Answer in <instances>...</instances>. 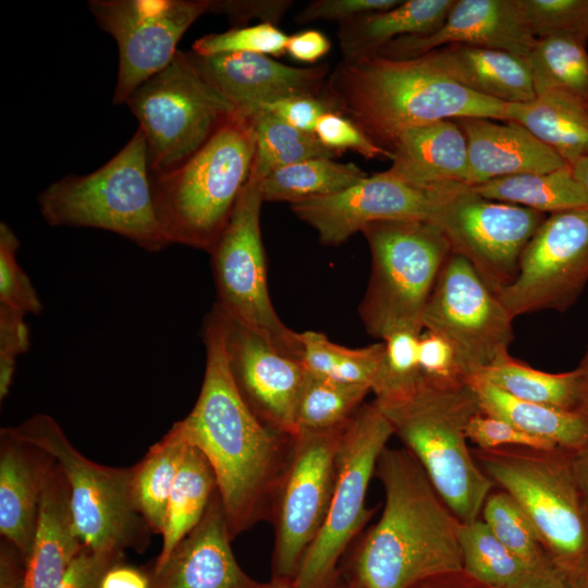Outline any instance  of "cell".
I'll return each mask as SVG.
<instances>
[{
    "label": "cell",
    "instance_id": "6da1fadb",
    "mask_svg": "<svg viewBox=\"0 0 588 588\" xmlns=\"http://www.w3.org/2000/svg\"><path fill=\"white\" fill-rule=\"evenodd\" d=\"M206 365L192 411L170 429L208 460L233 539L269 520L275 486L292 438L250 411L231 376L221 314L216 305L203 328Z\"/></svg>",
    "mask_w": 588,
    "mask_h": 588
},
{
    "label": "cell",
    "instance_id": "7a4b0ae2",
    "mask_svg": "<svg viewBox=\"0 0 588 588\" xmlns=\"http://www.w3.org/2000/svg\"><path fill=\"white\" fill-rule=\"evenodd\" d=\"M384 491L380 518L353 552L357 588H417L463 573L461 520L404 448L387 446L376 474Z\"/></svg>",
    "mask_w": 588,
    "mask_h": 588
},
{
    "label": "cell",
    "instance_id": "3957f363",
    "mask_svg": "<svg viewBox=\"0 0 588 588\" xmlns=\"http://www.w3.org/2000/svg\"><path fill=\"white\" fill-rule=\"evenodd\" d=\"M375 144L391 151L406 128L461 118L506 121L507 103L476 94L440 74L426 56L342 60L321 95Z\"/></svg>",
    "mask_w": 588,
    "mask_h": 588
},
{
    "label": "cell",
    "instance_id": "277c9868",
    "mask_svg": "<svg viewBox=\"0 0 588 588\" xmlns=\"http://www.w3.org/2000/svg\"><path fill=\"white\" fill-rule=\"evenodd\" d=\"M373 402L454 515L462 523L478 518L494 485L468 444L467 426L482 413L471 382L421 380L406 394Z\"/></svg>",
    "mask_w": 588,
    "mask_h": 588
},
{
    "label": "cell",
    "instance_id": "5b68a950",
    "mask_svg": "<svg viewBox=\"0 0 588 588\" xmlns=\"http://www.w3.org/2000/svg\"><path fill=\"white\" fill-rule=\"evenodd\" d=\"M255 149L250 121L236 111L187 160L151 176L156 213L169 244L210 254L249 177Z\"/></svg>",
    "mask_w": 588,
    "mask_h": 588
},
{
    "label": "cell",
    "instance_id": "8992f818",
    "mask_svg": "<svg viewBox=\"0 0 588 588\" xmlns=\"http://www.w3.org/2000/svg\"><path fill=\"white\" fill-rule=\"evenodd\" d=\"M38 206L52 226L110 231L148 252L169 245L156 213L147 144L139 127L99 169L66 175L46 187Z\"/></svg>",
    "mask_w": 588,
    "mask_h": 588
},
{
    "label": "cell",
    "instance_id": "52a82bcc",
    "mask_svg": "<svg viewBox=\"0 0 588 588\" xmlns=\"http://www.w3.org/2000/svg\"><path fill=\"white\" fill-rule=\"evenodd\" d=\"M371 271L358 311L367 332L383 340L397 330L419 333L437 278L452 253L442 231L422 220H379L360 231Z\"/></svg>",
    "mask_w": 588,
    "mask_h": 588
},
{
    "label": "cell",
    "instance_id": "ba28073f",
    "mask_svg": "<svg viewBox=\"0 0 588 588\" xmlns=\"http://www.w3.org/2000/svg\"><path fill=\"white\" fill-rule=\"evenodd\" d=\"M471 452L493 485L527 514L547 553L566 567L588 571V507L571 452L525 448Z\"/></svg>",
    "mask_w": 588,
    "mask_h": 588
},
{
    "label": "cell",
    "instance_id": "9c48e42d",
    "mask_svg": "<svg viewBox=\"0 0 588 588\" xmlns=\"http://www.w3.org/2000/svg\"><path fill=\"white\" fill-rule=\"evenodd\" d=\"M22 441L49 454L64 473L74 523L83 544L99 552L144 551L150 528L132 497V467H110L85 457L49 415L9 427Z\"/></svg>",
    "mask_w": 588,
    "mask_h": 588
},
{
    "label": "cell",
    "instance_id": "30bf717a",
    "mask_svg": "<svg viewBox=\"0 0 588 588\" xmlns=\"http://www.w3.org/2000/svg\"><path fill=\"white\" fill-rule=\"evenodd\" d=\"M139 122L151 176L193 156L237 110L203 74L192 51H177L126 99Z\"/></svg>",
    "mask_w": 588,
    "mask_h": 588
},
{
    "label": "cell",
    "instance_id": "8fae6325",
    "mask_svg": "<svg viewBox=\"0 0 588 588\" xmlns=\"http://www.w3.org/2000/svg\"><path fill=\"white\" fill-rule=\"evenodd\" d=\"M264 198L250 173L231 218L210 252L215 303L228 318L258 334L280 354L302 360L299 333L278 316L269 295L260 229Z\"/></svg>",
    "mask_w": 588,
    "mask_h": 588
},
{
    "label": "cell",
    "instance_id": "7c38bea8",
    "mask_svg": "<svg viewBox=\"0 0 588 588\" xmlns=\"http://www.w3.org/2000/svg\"><path fill=\"white\" fill-rule=\"evenodd\" d=\"M393 430L375 402L364 404L342 429L333 493L324 524L292 583L294 588H330L336 565L372 516L367 490Z\"/></svg>",
    "mask_w": 588,
    "mask_h": 588
},
{
    "label": "cell",
    "instance_id": "4fadbf2b",
    "mask_svg": "<svg viewBox=\"0 0 588 588\" xmlns=\"http://www.w3.org/2000/svg\"><path fill=\"white\" fill-rule=\"evenodd\" d=\"M342 429L299 432L292 438L269 517L273 526V578L293 580L324 524Z\"/></svg>",
    "mask_w": 588,
    "mask_h": 588
},
{
    "label": "cell",
    "instance_id": "5bb4252c",
    "mask_svg": "<svg viewBox=\"0 0 588 588\" xmlns=\"http://www.w3.org/2000/svg\"><path fill=\"white\" fill-rule=\"evenodd\" d=\"M513 320L469 261L452 252L425 307L422 328L450 343L468 381L510 355Z\"/></svg>",
    "mask_w": 588,
    "mask_h": 588
},
{
    "label": "cell",
    "instance_id": "9a60e30c",
    "mask_svg": "<svg viewBox=\"0 0 588 588\" xmlns=\"http://www.w3.org/2000/svg\"><path fill=\"white\" fill-rule=\"evenodd\" d=\"M544 219V213L487 199L461 185L444 197L431 223L497 294L516 278L523 252Z\"/></svg>",
    "mask_w": 588,
    "mask_h": 588
},
{
    "label": "cell",
    "instance_id": "2e32d148",
    "mask_svg": "<svg viewBox=\"0 0 588 588\" xmlns=\"http://www.w3.org/2000/svg\"><path fill=\"white\" fill-rule=\"evenodd\" d=\"M588 282V206L546 217L523 252L514 281L497 293L509 314L565 311Z\"/></svg>",
    "mask_w": 588,
    "mask_h": 588
},
{
    "label": "cell",
    "instance_id": "e0dca14e",
    "mask_svg": "<svg viewBox=\"0 0 588 588\" xmlns=\"http://www.w3.org/2000/svg\"><path fill=\"white\" fill-rule=\"evenodd\" d=\"M88 8L118 45L113 102L121 105L173 60L182 36L209 12L210 0H91Z\"/></svg>",
    "mask_w": 588,
    "mask_h": 588
},
{
    "label": "cell",
    "instance_id": "ac0fdd59",
    "mask_svg": "<svg viewBox=\"0 0 588 588\" xmlns=\"http://www.w3.org/2000/svg\"><path fill=\"white\" fill-rule=\"evenodd\" d=\"M461 185L420 187L383 171L341 193L293 204L291 210L317 232L321 243L335 246L373 221L431 222L444 197Z\"/></svg>",
    "mask_w": 588,
    "mask_h": 588
},
{
    "label": "cell",
    "instance_id": "d6986e66",
    "mask_svg": "<svg viewBox=\"0 0 588 588\" xmlns=\"http://www.w3.org/2000/svg\"><path fill=\"white\" fill-rule=\"evenodd\" d=\"M220 314L228 366L241 396L261 422L293 438L306 376L302 362L280 354L258 334Z\"/></svg>",
    "mask_w": 588,
    "mask_h": 588
},
{
    "label": "cell",
    "instance_id": "ffe728a7",
    "mask_svg": "<svg viewBox=\"0 0 588 588\" xmlns=\"http://www.w3.org/2000/svg\"><path fill=\"white\" fill-rule=\"evenodd\" d=\"M536 40L517 0H455L436 32L400 37L384 46L378 56L407 60L444 46L468 45L527 58Z\"/></svg>",
    "mask_w": 588,
    "mask_h": 588
},
{
    "label": "cell",
    "instance_id": "44dd1931",
    "mask_svg": "<svg viewBox=\"0 0 588 588\" xmlns=\"http://www.w3.org/2000/svg\"><path fill=\"white\" fill-rule=\"evenodd\" d=\"M225 512L218 492L196 527L152 571L150 588H264L237 563Z\"/></svg>",
    "mask_w": 588,
    "mask_h": 588
},
{
    "label": "cell",
    "instance_id": "7402d4cb",
    "mask_svg": "<svg viewBox=\"0 0 588 588\" xmlns=\"http://www.w3.org/2000/svg\"><path fill=\"white\" fill-rule=\"evenodd\" d=\"M193 56L203 74L244 114L283 97L321 96L330 74L327 64L292 66L260 53Z\"/></svg>",
    "mask_w": 588,
    "mask_h": 588
},
{
    "label": "cell",
    "instance_id": "603a6c76",
    "mask_svg": "<svg viewBox=\"0 0 588 588\" xmlns=\"http://www.w3.org/2000/svg\"><path fill=\"white\" fill-rule=\"evenodd\" d=\"M54 460L16 438L9 427L0 432V534L25 563L38 520L41 493Z\"/></svg>",
    "mask_w": 588,
    "mask_h": 588
},
{
    "label": "cell",
    "instance_id": "cb8c5ba5",
    "mask_svg": "<svg viewBox=\"0 0 588 588\" xmlns=\"http://www.w3.org/2000/svg\"><path fill=\"white\" fill-rule=\"evenodd\" d=\"M468 151L469 186L524 173H548L569 167L555 151L513 121L500 124L482 118L454 120Z\"/></svg>",
    "mask_w": 588,
    "mask_h": 588
},
{
    "label": "cell",
    "instance_id": "d4e9b609",
    "mask_svg": "<svg viewBox=\"0 0 588 588\" xmlns=\"http://www.w3.org/2000/svg\"><path fill=\"white\" fill-rule=\"evenodd\" d=\"M390 175L409 184L436 188L469 186L466 137L454 120H439L404 130L391 148Z\"/></svg>",
    "mask_w": 588,
    "mask_h": 588
},
{
    "label": "cell",
    "instance_id": "484cf974",
    "mask_svg": "<svg viewBox=\"0 0 588 588\" xmlns=\"http://www.w3.org/2000/svg\"><path fill=\"white\" fill-rule=\"evenodd\" d=\"M83 547L72 514L70 487L54 461L41 493L36 532L19 588H59Z\"/></svg>",
    "mask_w": 588,
    "mask_h": 588
},
{
    "label": "cell",
    "instance_id": "4316f807",
    "mask_svg": "<svg viewBox=\"0 0 588 588\" xmlns=\"http://www.w3.org/2000/svg\"><path fill=\"white\" fill-rule=\"evenodd\" d=\"M424 56L440 74L481 96L505 103L537 97L526 58L468 45H449Z\"/></svg>",
    "mask_w": 588,
    "mask_h": 588
},
{
    "label": "cell",
    "instance_id": "83f0119b",
    "mask_svg": "<svg viewBox=\"0 0 588 588\" xmlns=\"http://www.w3.org/2000/svg\"><path fill=\"white\" fill-rule=\"evenodd\" d=\"M455 0H407L397 5L356 16L339 24L338 38L344 61L378 54L403 37L429 35L446 19Z\"/></svg>",
    "mask_w": 588,
    "mask_h": 588
},
{
    "label": "cell",
    "instance_id": "f1b7e54d",
    "mask_svg": "<svg viewBox=\"0 0 588 588\" xmlns=\"http://www.w3.org/2000/svg\"><path fill=\"white\" fill-rule=\"evenodd\" d=\"M506 121L524 126L569 167L588 158V103L575 97L553 91L507 103Z\"/></svg>",
    "mask_w": 588,
    "mask_h": 588
},
{
    "label": "cell",
    "instance_id": "f546056e",
    "mask_svg": "<svg viewBox=\"0 0 588 588\" xmlns=\"http://www.w3.org/2000/svg\"><path fill=\"white\" fill-rule=\"evenodd\" d=\"M470 382L485 414L507 420L561 451L575 452L588 443V414L524 401L479 379Z\"/></svg>",
    "mask_w": 588,
    "mask_h": 588
},
{
    "label": "cell",
    "instance_id": "4dcf8cb0",
    "mask_svg": "<svg viewBox=\"0 0 588 588\" xmlns=\"http://www.w3.org/2000/svg\"><path fill=\"white\" fill-rule=\"evenodd\" d=\"M217 489L208 460L187 444L170 494L161 550L154 569L164 564L177 543L200 522Z\"/></svg>",
    "mask_w": 588,
    "mask_h": 588
},
{
    "label": "cell",
    "instance_id": "1f68e13d",
    "mask_svg": "<svg viewBox=\"0 0 588 588\" xmlns=\"http://www.w3.org/2000/svg\"><path fill=\"white\" fill-rule=\"evenodd\" d=\"M470 187L487 199L544 215L588 206V195L575 177L572 167L548 173L502 176Z\"/></svg>",
    "mask_w": 588,
    "mask_h": 588
},
{
    "label": "cell",
    "instance_id": "d6a6232c",
    "mask_svg": "<svg viewBox=\"0 0 588 588\" xmlns=\"http://www.w3.org/2000/svg\"><path fill=\"white\" fill-rule=\"evenodd\" d=\"M366 176L367 173L353 162L315 158L273 170L258 181L264 201L293 205L341 193Z\"/></svg>",
    "mask_w": 588,
    "mask_h": 588
},
{
    "label": "cell",
    "instance_id": "836d02e7",
    "mask_svg": "<svg viewBox=\"0 0 588 588\" xmlns=\"http://www.w3.org/2000/svg\"><path fill=\"white\" fill-rule=\"evenodd\" d=\"M187 443L168 431L133 466L132 497L151 532L161 535L170 494Z\"/></svg>",
    "mask_w": 588,
    "mask_h": 588
},
{
    "label": "cell",
    "instance_id": "e575fe53",
    "mask_svg": "<svg viewBox=\"0 0 588 588\" xmlns=\"http://www.w3.org/2000/svg\"><path fill=\"white\" fill-rule=\"evenodd\" d=\"M475 379L486 381L524 401L567 411H580V381L576 369L550 373L507 355Z\"/></svg>",
    "mask_w": 588,
    "mask_h": 588
},
{
    "label": "cell",
    "instance_id": "d590c367",
    "mask_svg": "<svg viewBox=\"0 0 588 588\" xmlns=\"http://www.w3.org/2000/svg\"><path fill=\"white\" fill-rule=\"evenodd\" d=\"M245 115L250 121L256 142L250 173L259 180L273 170L296 162L315 158L336 159L341 156L323 146L315 133L297 130L261 107Z\"/></svg>",
    "mask_w": 588,
    "mask_h": 588
},
{
    "label": "cell",
    "instance_id": "8d00e7d4",
    "mask_svg": "<svg viewBox=\"0 0 588 588\" xmlns=\"http://www.w3.org/2000/svg\"><path fill=\"white\" fill-rule=\"evenodd\" d=\"M526 59L537 96L556 91L588 103L586 42L568 36L537 38Z\"/></svg>",
    "mask_w": 588,
    "mask_h": 588
},
{
    "label": "cell",
    "instance_id": "74e56055",
    "mask_svg": "<svg viewBox=\"0 0 588 588\" xmlns=\"http://www.w3.org/2000/svg\"><path fill=\"white\" fill-rule=\"evenodd\" d=\"M460 548L463 574L483 588H510L531 569L480 517L461 523Z\"/></svg>",
    "mask_w": 588,
    "mask_h": 588
},
{
    "label": "cell",
    "instance_id": "f35d334b",
    "mask_svg": "<svg viewBox=\"0 0 588 588\" xmlns=\"http://www.w3.org/2000/svg\"><path fill=\"white\" fill-rule=\"evenodd\" d=\"M370 391L363 384L339 382L306 370L296 407V434L342 429Z\"/></svg>",
    "mask_w": 588,
    "mask_h": 588
},
{
    "label": "cell",
    "instance_id": "ab89813d",
    "mask_svg": "<svg viewBox=\"0 0 588 588\" xmlns=\"http://www.w3.org/2000/svg\"><path fill=\"white\" fill-rule=\"evenodd\" d=\"M302 364L316 376L372 390L384 355V343L351 348L336 344L317 331L299 333Z\"/></svg>",
    "mask_w": 588,
    "mask_h": 588
},
{
    "label": "cell",
    "instance_id": "60d3db41",
    "mask_svg": "<svg viewBox=\"0 0 588 588\" xmlns=\"http://www.w3.org/2000/svg\"><path fill=\"white\" fill-rule=\"evenodd\" d=\"M481 518L493 535L529 567L541 564L549 555L527 514L505 491L490 492Z\"/></svg>",
    "mask_w": 588,
    "mask_h": 588
},
{
    "label": "cell",
    "instance_id": "b9f144b4",
    "mask_svg": "<svg viewBox=\"0 0 588 588\" xmlns=\"http://www.w3.org/2000/svg\"><path fill=\"white\" fill-rule=\"evenodd\" d=\"M419 333L397 330L387 335L384 355L371 392L376 401L413 391L422 380L418 364Z\"/></svg>",
    "mask_w": 588,
    "mask_h": 588
},
{
    "label": "cell",
    "instance_id": "7bdbcfd3",
    "mask_svg": "<svg viewBox=\"0 0 588 588\" xmlns=\"http://www.w3.org/2000/svg\"><path fill=\"white\" fill-rule=\"evenodd\" d=\"M536 38L568 36L588 40V0H517Z\"/></svg>",
    "mask_w": 588,
    "mask_h": 588
},
{
    "label": "cell",
    "instance_id": "ee69618b",
    "mask_svg": "<svg viewBox=\"0 0 588 588\" xmlns=\"http://www.w3.org/2000/svg\"><path fill=\"white\" fill-rule=\"evenodd\" d=\"M287 38L275 25L259 23L205 35L194 41L192 52L199 57L237 52L281 57L285 53Z\"/></svg>",
    "mask_w": 588,
    "mask_h": 588
},
{
    "label": "cell",
    "instance_id": "f6af8a7d",
    "mask_svg": "<svg viewBox=\"0 0 588 588\" xmlns=\"http://www.w3.org/2000/svg\"><path fill=\"white\" fill-rule=\"evenodd\" d=\"M19 238L5 223H0V304L24 314L38 315L41 302L28 275L16 260Z\"/></svg>",
    "mask_w": 588,
    "mask_h": 588
},
{
    "label": "cell",
    "instance_id": "bcb514c9",
    "mask_svg": "<svg viewBox=\"0 0 588 588\" xmlns=\"http://www.w3.org/2000/svg\"><path fill=\"white\" fill-rule=\"evenodd\" d=\"M466 434L468 441L481 450L502 448H525L539 451L559 450L552 443L523 431L507 420L483 412L469 421Z\"/></svg>",
    "mask_w": 588,
    "mask_h": 588
},
{
    "label": "cell",
    "instance_id": "7dc6e473",
    "mask_svg": "<svg viewBox=\"0 0 588 588\" xmlns=\"http://www.w3.org/2000/svg\"><path fill=\"white\" fill-rule=\"evenodd\" d=\"M315 135L327 148L342 155L352 150L366 159H392V152L375 144L352 120L338 112L323 114Z\"/></svg>",
    "mask_w": 588,
    "mask_h": 588
},
{
    "label": "cell",
    "instance_id": "c3c4849f",
    "mask_svg": "<svg viewBox=\"0 0 588 588\" xmlns=\"http://www.w3.org/2000/svg\"><path fill=\"white\" fill-rule=\"evenodd\" d=\"M24 313L0 304V399L12 384L15 360L29 347V330Z\"/></svg>",
    "mask_w": 588,
    "mask_h": 588
},
{
    "label": "cell",
    "instance_id": "681fc988",
    "mask_svg": "<svg viewBox=\"0 0 588 588\" xmlns=\"http://www.w3.org/2000/svg\"><path fill=\"white\" fill-rule=\"evenodd\" d=\"M418 364L422 380L436 383L468 381L450 343L436 333L427 331L420 335Z\"/></svg>",
    "mask_w": 588,
    "mask_h": 588
},
{
    "label": "cell",
    "instance_id": "f907efd6",
    "mask_svg": "<svg viewBox=\"0 0 588 588\" xmlns=\"http://www.w3.org/2000/svg\"><path fill=\"white\" fill-rule=\"evenodd\" d=\"M289 125L307 133H315L319 119L334 112L322 96L293 95L259 106Z\"/></svg>",
    "mask_w": 588,
    "mask_h": 588
},
{
    "label": "cell",
    "instance_id": "816d5d0a",
    "mask_svg": "<svg viewBox=\"0 0 588 588\" xmlns=\"http://www.w3.org/2000/svg\"><path fill=\"white\" fill-rule=\"evenodd\" d=\"M399 3L400 0H315L296 15L295 21L297 24L317 20L341 24L366 13L391 9Z\"/></svg>",
    "mask_w": 588,
    "mask_h": 588
},
{
    "label": "cell",
    "instance_id": "f5cc1de1",
    "mask_svg": "<svg viewBox=\"0 0 588 588\" xmlns=\"http://www.w3.org/2000/svg\"><path fill=\"white\" fill-rule=\"evenodd\" d=\"M293 3L291 0H210L209 12L224 14L233 27L246 26L253 19L277 26Z\"/></svg>",
    "mask_w": 588,
    "mask_h": 588
},
{
    "label": "cell",
    "instance_id": "db71d44e",
    "mask_svg": "<svg viewBox=\"0 0 588 588\" xmlns=\"http://www.w3.org/2000/svg\"><path fill=\"white\" fill-rule=\"evenodd\" d=\"M122 556V553L99 552L84 546L59 588H100L105 573Z\"/></svg>",
    "mask_w": 588,
    "mask_h": 588
},
{
    "label": "cell",
    "instance_id": "11a10c76",
    "mask_svg": "<svg viewBox=\"0 0 588 588\" xmlns=\"http://www.w3.org/2000/svg\"><path fill=\"white\" fill-rule=\"evenodd\" d=\"M510 588H588V571L566 567L548 555Z\"/></svg>",
    "mask_w": 588,
    "mask_h": 588
},
{
    "label": "cell",
    "instance_id": "9f6ffc18",
    "mask_svg": "<svg viewBox=\"0 0 588 588\" xmlns=\"http://www.w3.org/2000/svg\"><path fill=\"white\" fill-rule=\"evenodd\" d=\"M331 49L330 39L320 30L306 29L289 36L285 53L292 59L314 64Z\"/></svg>",
    "mask_w": 588,
    "mask_h": 588
},
{
    "label": "cell",
    "instance_id": "6f0895ef",
    "mask_svg": "<svg viewBox=\"0 0 588 588\" xmlns=\"http://www.w3.org/2000/svg\"><path fill=\"white\" fill-rule=\"evenodd\" d=\"M100 588H150V578L143 571L118 562L105 573Z\"/></svg>",
    "mask_w": 588,
    "mask_h": 588
},
{
    "label": "cell",
    "instance_id": "680465c9",
    "mask_svg": "<svg viewBox=\"0 0 588 588\" xmlns=\"http://www.w3.org/2000/svg\"><path fill=\"white\" fill-rule=\"evenodd\" d=\"M574 474L588 507V443L578 451L571 452Z\"/></svg>",
    "mask_w": 588,
    "mask_h": 588
},
{
    "label": "cell",
    "instance_id": "91938a15",
    "mask_svg": "<svg viewBox=\"0 0 588 588\" xmlns=\"http://www.w3.org/2000/svg\"><path fill=\"white\" fill-rule=\"evenodd\" d=\"M576 370L580 381V411L588 414V348Z\"/></svg>",
    "mask_w": 588,
    "mask_h": 588
},
{
    "label": "cell",
    "instance_id": "94428289",
    "mask_svg": "<svg viewBox=\"0 0 588 588\" xmlns=\"http://www.w3.org/2000/svg\"><path fill=\"white\" fill-rule=\"evenodd\" d=\"M575 177L588 195V158L581 159L572 167Z\"/></svg>",
    "mask_w": 588,
    "mask_h": 588
},
{
    "label": "cell",
    "instance_id": "6125c7cd",
    "mask_svg": "<svg viewBox=\"0 0 588 588\" xmlns=\"http://www.w3.org/2000/svg\"><path fill=\"white\" fill-rule=\"evenodd\" d=\"M264 588H294L292 580L283 578H273L267 583Z\"/></svg>",
    "mask_w": 588,
    "mask_h": 588
},
{
    "label": "cell",
    "instance_id": "be15d7a7",
    "mask_svg": "<svg viewBox=\"0 0 588 588\" xmlns=\"http://www.w3.org/2000/svg\"><path fill=\"white\" fill-rule=\"evenodd\" d=\"M330 588H350V583L345 585H339L335 580V583Z\"/></svg>",
    "mask_w": 588,
    "mask_h": 588
},
{
    "label": "cell",
    "instance_id": "e7e4bbea",
    "mask_svg": "<svg viewBox=\"0 0 588 588\" xmlns=\"http://www.w3.org/2000/svg\"><path fill=\"white\" fill-rule=\"evenodd\" d=\"M442 588H471V587H442Z\"/></svg>",
    "mask_w": 588,
    "mask_h": 588
},
{
    "label": "cell",
    "instance_id": "03108f58",
    "mask_svg": "<svg viewBox=\"0 0 588 588\" xmlns=\"http://www.w3.org/2000/svg\"><path fill=\"white\" fill-rule=\"evenodd\" d=\"M350 588H357V587L353 586V585L350 583Z\"/></svg>",
    "mask_w": 588,
    "mask_h": 588
}]
</instances>
